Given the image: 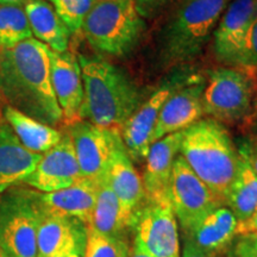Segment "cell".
<instances>
[{"instance_id":"obj_1","label":"cell","mask_w":257,"mask_h":257,"mask_svg":"<svg viewBox=\"0 0 257 257\" xmlns=\"http://www.w3.org/2000/svg\"><path fill=\"white\" fill-rule=\"evenodd\" d=\"M0 95L8 105L41 123L55 127L63 120L46 44L32 37L0 49Z\"/></svg>"},{"instance_id":"obj_2","label":"cell","mask_w":257,"mask_h":257,"mask_svg":"<svg viewBox=\"0 0 257 257\" xmlns=\"http://www.w3.org/2000/svg\"><path fill=\"white\" fill-rule=\"evenodd\" d=\"M83 85L81 119L120 131L142 104V93L124 70L99 56L80 55Z\"/></svg>"},{"instance_id":"obj_3","label":"cell","mask_w":257,"mask_h":257,"mask_svg":"<svg viewBox=\"0 0 257 257\" xmlns=\"http://www.w3.org/2000/svg\"><path fill=\"white\" fill-rule=\"evenodd\" d=\"M180 155L194 174L225 202L240 159L224 125L211 118L191 125L182 131Z\"/></svg>"},{"instance_id":"obj_4","label":"cell","mask_w":257,"mask_h":257,"mask_svg":"<svg viewBox=\"0 0 257 257\" xmlns=\"http://www.w3.org/2000/svg\"><path fill=\"white\" fill-rule=\"evenodd\" d=\"M231 0H185L167 18L159 34L160 57L165 64L195 59L213 34Z\"/></svg>"},{"instance_id":"obj_5","label":"cell","mask_w":257,"mask_h":257,"mask_svg":"<svg viewBox=\"0 0 257 257\" xmlns=\"http://www.w3.org/2000/svg\"><path fill=\"white\" fill-rule=\"evenodd\" d=\"M144 30L146 22L134 0H95L81 28L92 48L113 57L130 54Z\"/></svg>"},{"instance_id":"obj_6","label":"cell","mask_w":257,"mask_h":257,"mask_svg":"<svg viewBox=\"0 0 257 257\" xmlns=\"http://www.w3.org/2000/svg\"><path fill=\"white\" fill-rule=\"evenodd\" d=\"M255 95V81L246 70L221 67L205 83L202 111L219 123H236L249 117Z\"/></svg>"},{"instance_id":"obj_7","label":"cell","mask_w":257,"mask_h":257,"mask_svg":"<svg viewBox=\"0 0 257 257\" xmlns=\"http://www.w3.org/2000/svg\"><path fill=\"white\" fill-rule=\"evenodd\" d=\"M42 210L35 191H15L0 202V250L8 257H37Z\"/></svg>"},{"instance_id":"obj_8","label":"cell","mask_w":257,"mask_h":257,"mask_svg":"<svg viewBox=\"0 0 257 257\" xmlns=\"http://www.w3.org/2000/svg\"><path fill=\"white\" fill-rule=\"evenodd\" d=\"M169 198L184 237H188L212 211L225 206L224 202L194 174L180 154L173 168Z\"/></svg>"},{"instance_id":"obj_9","label":"cell","mask_w":257,"mask_h":257,"mask_svg":"<svg viewBox=\"0 0 257 257\" xmlns=\"http://www.w3.org/2000/svg\"><path fill=\"white\" fill-rule=\"evenodd\" d=\"M134 248L154 257H180L179 225L169 201H144L130 224Z\"/></svg>"},{"instance_id":"obj_10","label":"cell","mask_w":257,"mask_h":257,"mask_svg":"<svg viewBox=\"0 0 257 257\" xmlns=\"http://www.w3.org/2000/svg\"><path fill=\"white\" fill-rule=\"evenodd\" d=\"M186 72H178L170 76L165 83L156 88L146 101L131 114V117L121 126L119 134L126 152L133 162L142 163L146 161L150 147L153 144V135L155 130L160 111L173 92L191 79Z\"/></svg>"},{"instance_id":"obj_11","label":"cell","mask_w":257,"mask_h":257,"mask_svg":"<svg viewBox=\"0 0 257 257\" xmlns=\"http://www.w3.org/2000/svg\"><path fill=\"white\" fill-rule=\"evenodd\" d=\"M66 130L72 138L82 178L95 182L104 179L110 166L114 131L83 119L67 125Z\"/></svg>"},{"instance_id":"obj_12","label":"cell","mask_w":257,"mask_h":257,"mask_svg":"<svg viewBox=\"0 0 257 257\" xmlns=\"http://www.w3.org/2000/svg\"><path fill=\"white\" fill-rule=\"evenodd\" d=\"M82 179L76 160L72 138L67 130L60 142L42 154L34 172L24 180V184L41 193H51L70 187Z\"/></svg>"},{"instance_id":"obj_13","label":"cell","mask_w":257,"mask_h":257,"mask_svg":"<svg viewBox=\"0 0 257 257\" xmlns=\"http://www.w3.org/2000/svg\"><path fill=\"white\" fill-rule=\"evenodd\" d=\"M257 18V0H231L213 31L217 59L237 66L249 29Z\"/></svg>"},{"instance_id":"obj_14","label":"cell","mask_w":257,"mask_h":257,"mask_svg":"<svg viewBox=\"0 0 257 257\" xmlns=\"http://www.w3.org/2000/svg\"><path fill=\"white\" fill-rule=\"evenodd\" d=\"M205 82L192 76L185 85L170 94L161 108L154 130L153 143L167 135L181 133L204 115L202 93Z\"/></svg>"},{"instance_id":"obj_15","label":"cell","mask_w":257,"mask_h":257,"mask_svg":"<svg viewBox=\"0 0 257 257\" xmlns=\"http://www.w3.org/2000/svg\"><path fill=\"white\" fill-rule=\"evenodd\" d=\"M107 180L119 200L121 212L130 229L134 214L146 201V194L142 178L128 156L119 131L113 133V148L107 170Z\"/></svg>"},{"instance_id":"obj_16","label":"cell","mask_w":257,"mask_h":257,"mask_svg":"<svg viewBox=\"0 0 257 257\" xmlns=\"http://www.w3.org/2000/svg\"><path fill=\"white\" fill-rule=\"evenodd\" d=\"M51 83L63 120L67 125L81 120L83 85L78 56L72 51L56 53L49 49Z\"/></svg>"},{"instance_id":"obj_17","label":"cell","mask_w":257,"mask_h":257,"mask_svg":"<svg viewBox=\"0 0 257 257\" xmlns=\"http://www.w3.org/2000/svg\"><path fill=\"white\" fill-rule=\"evenodd\" d=\"M181 137L182 131L167 135L150 147L142 179L146 201L170 202V181L175 160L180 154Z\"/></svg>"},{"instance_id":"obj_18","label":"cell","mask_w":257,"mask_h":257,"mask_svg":"<svg viewBox=\"0 0 257 257\" xmlns=\"http://www.w3.org/2000/svg\"><path fill=\"white\" fill-rule=\"evenodd\" d=\"M98 182L88 179L51 193L35 192V197L44 213L76 218L88 225L95 205Z\"/></svg>"},{"instance_id":"obj_19","label":"cell","mask_w":257,"mask_h":257,"mask_svg":"<svg viewBox=\"0 0 257 257\" xmlns=\"http://www.w3.org/2000/svg\"><path fill=\"white\" fill-rule=\"evenodd\" d=\"M42 154L27 149L0 111V194L5 193L34 172Z\"/></svg>"},{"instance_id":"obj_20","label":"cell","mask_w":257,"mask_h":257,"mask_svg":"<svg viewBox=\"0 0 257 257\" xmlns=\"http://www.w3.org/2000/svg\"><path fill=\"white\" fill-rule=\"evenodd\" d=\"M32 36L56 53L68 50L70 31L47 0H28L23 5Z\"/></svg>"},{"instance_id":"obj_21","label":"cell","mask_w":257,"mask_h":257,"mask_svg":"<svg viewBox=\"0 0 257 257\" xmlns=\"http://www.w3.org/2000/svg\"><path fill=\"white\" fill-rule=\"evenodd\" d=\"M237 225L238 221L232 212L226 206H220L212 211L185 238L191 239L202 250L217 257L229 251L231 243L237 236Z\"/></svg>"},{"instance_id":"obj_22","label":"cell","mask_w":257,"mask_h":257,"mask_svg":"<svg viewBox=\"0 0 257 257\" xmlns=\"http://www.w3.org/2000/svg\"><path fill=\"white\" fill-rule=\"evenodd\" d=\"M87 229L111 238L126 239L128 225L121 212L117 195L112 191L107 175L98 181L95 205Z\"/></svg>"},{"instance_id":"obj_23","label":"cell","mask_w":257,"mask_h":257,"mask_svg":"<svg viewBox=\"0 0 257 257\" xmlns=\"http://www.w3.org/2000/svg\"><path fill=\"white\" fill-rule=\"evenodd\" d=\"M87 234V225L81 220L42 211L37 230V257L53 255L73 240Z\"/></svg>"},{"instance_id":"obj_24","label":"cell","mask_w":257,"mask_h":257,"mask_svg":"<svg viewBox=\"0 0 257 257\" xmlns=\"http://www.w3.org/2000/svg\"><path fill=\"white\" fill-rule=\"evenodd\" d=\"M2 112L21 143L30 152L47 153L62 138V133L57 128L41 123L12 106L5 105Z\"/></svg>"},{"instance_id":"obj_25","label":"cell","mask_w":257,"mask_h":257,"mask_svg":"<svg viewBox=\"0 0 257 257\" xmlns=\"http://www.w3.org/2000/svg\"><path fill=\"white\" fill-rule=\"evenodd\" d=\"M224 205L232 212L238 223L248 219L256 211L257 174L243 159L239 160L236 176L227 191Z\"/></svg>"},{"instance_id":"obj_26","label":"cell","mask_w":257,"mask_h":257,"mask_svg":"<svg viewBox=\"0 0 257 257\" xmlns=\"http://www.w3.org/2000/svg\"><path fill=\"white\" fill-rule=\"evenodd\" d=\"M32 38L23 5H0V49L11 48Z\"/></svg>"},{"instance_id":"obj_27","label":"cell","mask_w":257,"mask_h":257,"mask_svg":"<svg viewBox=\"0 0 257 257\" xmlns=\"http://www.w3.org/2000/svg\"><path fill=\"white\" fill-rule=\"evenodd\" d=\"M62 22L69 29L70 34L81 31L82 23L95 0H47Z\"/></svg>"},{"instance_id":"obj_28","label":"cell","mask_w":257,"mask_h":257,"mask_svg":"<svg viewBox=\"0 0 257 257\" xmlns=\"http://www.w3.org/2000/svg\"><path fill=\"white\" fill-rule=\"evenodd\" d=\"M130 245L125 238H111L88 230L83 257H128Z\"/></svg>"},{"instance_id":"obj_29","label":"cell","mask_w":257,"mask_h":257,"mask_svg":"<svg viewBox=\"0 0 257 257\" xmlns=\"http://www.w3.org/2000/svg\"><path fill=\"white\" fill-rule=\"evenodd\" d=\"M185 0H134L137 12L144 21H154L165 15H170Z\"/></svg>"},{"instance_id":"obj_30","label":"cell","mask_w":257,"mask_h":257,"mask_svg":"<svg viewBox=\"0 0 257 257\" xmlns=\"http://www.w3.org/2000/svg\"><path fill=\"white\" fill-rule=\"evenodd\" d=\"M237 66L245 69H257V18L249 29Z\"/></svg>"},{"instance_id":"obj_31","label":"cell","mask_w":257,"mask_h":257,"mask_svg":"<svg viewBox=\"0 0 257 257\" xmlns=\"http://www.w3.org/2000/svg\"><path fill=\"white\" fill-rule=\"evenodd\" d=\"M236 144L237 153L240 159L245 161L257 174V137L250 136L239 138Z\"/></svg>"},{"instance_id":"obj_32","label":"cell","mask_w":257,"mask_h":257,"mask_svg":"<svg viewBox=\"0 0 257 257\" xmlns=\"http://www.w3.org/2000/svg\"><path fill=\"white\" fill-rule=\"evenodd\" d=\"M87 236L80 237V238L73 240L72 243L64 246L60 251L47 257H83L85 256L86 244H87Z\"/></svg>"},{"instance_id":"obj_33","label":"cell","mask_w":257,"mask_h":257,"mask_svg":"<svg viewBox=\"0 0 257 257\" xmlns=\"http://www.w3.org/2000/svg\"><path fill=\"white\" fill-rule=\"evenodd\" d=\"M255 233H257V208L251 214V217L246 220L240 221L237 225V236L238 237H249Z\"/></svg>"},{"instance_id":"obj_34","label":"cell","mask_w":257,"mask_h":257,"mask_svg":"<svg viewBox=\"0 0 257 257\" xmlns=\"http://www.w3.org/2000/svg\"><path fill=\"white\" fill-rule=\"evenodd\" d=\"M180 257H214L211 253H208L202 250L200 246H198L191 239L184 238V245L182 250L180 251Z\"/></svg>"},{"instance_id":"obj_35","label":"cell","mask_w":257,"mask_h":257,"mask_svg":"<svg viewBox=\"0 0 257 257\" xmlns=\"http://www.w3.org/2000/svg\"><path fill=\"white\" fill-rule=\"evenodd\" d=\"M233 252L236 257H257V253L252 249L251 244L244 237H239L236 245L233 248Z\"/></svg>"},{"instance_id":"obj_36","label":"cell","mask_w":257,"mask_h":257,"mask_svg":"<svg viewBox=\"0 0 257 257\" xmlns=\"http://www.w3.org/2000/svg\"><path fill=\"white\" fill-rule=\"evenodd\" d=\"M248 118H250V121H249L250 135H251V136L257 137V113L249 115Z\"/></svg>"},{"instance_id":"obj_37","label":"cell","mask_w":257,"mask_h":257,"mask_svg":"<svg viewBox=\"0 0 257 257\" xmlns=\"http://www.w3.org/2000/svg\"><path fill=\"white\" fill-rule=\"evenodd\" d=\"M128 257H154V256H152L150 253H148L146 251H143V250L134 248L133 246L130 250V256Z\"/></svg>"},{"instance_id":"obj_38","label":"cell","mask_w":257,"mask_h":257,"mask_svg":"<svg viewBox=\"0 0 257 257\" xmlns=\"http://www.w3.org/2000/svg\"><path fill=\"white\" fill-rule=\"evenodd\" d=\"M28 0H0V5H24Z\"/></svg>"},{"instance_id":"obj_39","label":"cell","mask_w":257,"mask_h":257,"mask_svg":"<svg viewBox=\"0 0 257 257\" xmlns=\"http://www.w3.org/2000/svg\"><path fill=\"white\" fill-rule=\"evenodd\" d=\"M244 238H246L249 240V243L251 244L252 249L255 250V252L257 253V233L251 234V236H249V237H244Z\"/></svg>"},{"instance_id":"obj_40","label":"cell","mask_w":257,"mask_h":257,"mask_svg":"<svg viewBox=\"0 0 257 257\" xmlns=\"http://www.w3.org/2000/svg\"><path fill=\"white\" fill-rule=\"evenodd\" d=\"M253 110H255V113H257V92H256V95H255V99H253Z\"/></svg>"},{"instance_id":"obj_41","label":"cell","mask_w":257,"mask_h":257,"mask_svg":"<svg viewBox=\"0 0 257 257\" xmlns=\"http://www.w3.org/2000/svg\"><path fill=\"white\" fill-rule=\"evenodd\" d=\"M226 257H236V256H234L233 250H229V251L226 252Z\"/></svg>"},{"instance_id":"obj_42","label":"cell","mask_w":257,"mask_h":257,"mask_svg":"<svg viewBox=\"0 0 257 257\" xmlns=\"http://www.w3.org/2000/svg\"><path fill=\"white\" fill-rule=\"evenodd\" d=\"M0 257H8V256H5L4 253H2V255H0Z\"/></svg>"},{"instance_id":"obj_43","label":"cell","mask_w":257,"mask_h":257,"mask_svg":"<svg viewBox=\"0 0 257 257\" xmlns=\"http://www.w3.org/2000/svg\"><path fill=\"white\" fill-rule=\"evenodd\" d=\"M0 255H2V250H0Z\"/></svg>"}]
</instances>
